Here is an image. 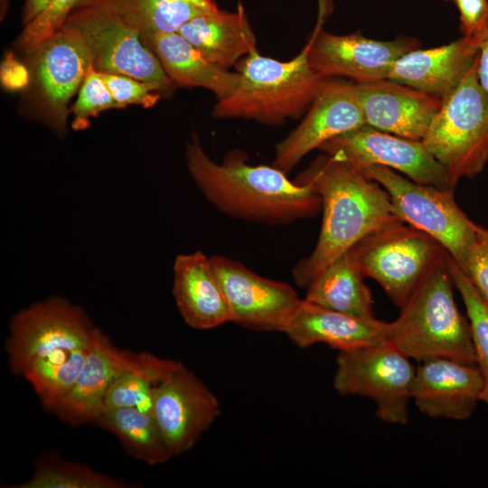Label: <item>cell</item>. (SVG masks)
Listing matches in <instances>:
<instances>
[{
    "label": "cell",
    "instance_id": "obj_1",
    "mask_svg": "<svg viewBox=\"0 0 488 488\" xmlns=\"http://www.w3.org/2000/svg\"><path fill=\"white\" fill-rule=\"evenodd\" d=\"M294 181L310 186L320 196L323 211L314 249L292 271L296 284L304 289L368 235L405 223L377 182L326 154Z\"/></svg>",
    "mask_w": 488,
    "mask_h": 488
},
{
    "label": "cell",
    "instance_id": "obj_2",
    "mask_svg": "<svg viewBox=\"0 0 488 488\" xmlns=\"http://www.w3.org/2000/svg\"><path fill=\"white\" fill-rule=\"evenodd\" d=\"M188 170L205 198L223 213L247 221L288 224L314 217L320 196L271 165H251L243 154L213 161L193 136L187 145Z\"/></svg>",
    "mask_w": 488,
    "mask_h": 488
},
{
    "label": "cell",
    "instance_id": "obj_3",
    "mask_svg": "<svg viewBox=\"0 0 488 488\" xmlns=\"http://www.w3.org/2000/svg\"><path fill=\"white\" fill-rule=\"evenodd\" d=\"M453 286L446 251L400 308L399 316L388 323L387 342L418 361L442 357L476 364L470 324L457 308Z\"/></svg>",
    "mask_w": 488,
    "mask_h": 488
},
{
    "label": "cell",
    "instance_id": "obj_4",
    "mask_svg": "<svg viewBox=\"0 0 488 488\" xmlns=\"http://www.w3.org/2000/svg\"><path fill=\"white\" fill-rule=\"evenodd\" d=\"M307 42L289 61L262 56L258 50L239 63L235 90L217 100L212 113L218 118H243L277 126L308 111L326 78L310 65Z\"/></svg>",
    "mask_w": 488,
    "mask_h": 488
},
{
    "label": "cell",
    "instance_id": "obj_5",
    "mask_svg": "<svg viewBox=\"0 0 488 488\" xmlns=\"http://www.w3.org/2000/svg\"><path fill=\"white\" fill-rule=\"evenodd\" d=\"M476 64L477 60L441 100L421 140L455 184L481 173L488 161V99L479 84Z\"/></svg>",
    "mask_w": 488,
    "mask_h": 488
},
{
    "label": "cell",
    "instance_id": "obj_6",
    "mask_svg": "<svg viewBox=\"0 0 488 488\" xmlns=\"http://www.w3.org/2000/svg\"><path fill=\"white\" fill-rule=\"evenodd\" d=\"M64 24L83 38L94 68L155 83L168 90L173 82L141 30L109 0L71 13Z\"/></svg>",
    "mask_w": 488,
    "mask_h": 488
},
{
    "label": "cell",
    "instance_id": "obj_7",
    "mask_svg": "<svg viewBox=\"0 0 488 488\" xmlns=\"http://www.w3.org/2000/svg\"><path fill=\"white\" fill-rule=\"evenodd\" d=\"M389 194L400 219L440 243L464 270L478 224L460 209L454 192L418 183L381 165L359 170Z\"/></svg>",
    "mask_w": 488,
    "mask_h": 488
},
{
    "label": "cell",
    "instance_id": "obj_8",
    "mask_svg": "<svg viewBox=\"0 0 488 488\" xmlns=\"http://www.w3.org/2000/svg\"><path fill=\"white\" fill-rule=\"evenodd\" d=\"M409 358L386 342L339 351L333 388L341 395L371 399L376 417L389 424L405 425L416 369Z\"/></svg>",
    "mask_w": 488,
    "mask_h": 488
},
{
    "label": "cell",
    "instance_id": "obj_9",
    "mask_svg": "<svg viewBox=\"0 0 488 488\" xmlns=\"http://www.w3.org/2000/svg\"><path fill=\"white\" fill-rule=\"evenodd\" d=\"M352 250L364 277L378 282L399 309L446 251L434 238L406 223L368 235Z\"/></svg>",
    "mask_w": 488,
    "mask_h": 488
},
{
    "label": "cell",
    "instance_id": "obj_10",
    "mask_svg": "<svg viewBox=\"0 0 488 488\" xmlns=\"http://www.w3.org/2000/svg\"><path fill=\"white\" fill-rule=\"evenodd\" d=\"M98 330L80 307L63 298L36 303L12 319L5 343L10 369L22 376L36 359L89 348Z\"/></svg>",
    "mask_w": 488,
    "mask_h": 488
},
{
    "label": "cell",
    "instance_id": "obj_11",
    "mask_svg": "<svg viewBox=\"0 0 488 488\" xmlns=\"http://www.w3.org/2000/svg\"><path fill=\"white\" fill-rule=\"evenodd\" d=\"M319 149L356 170L381 165L399 171L418 183L454 192L456 184L422 141L409 139L368 125L341 134Z\"/></svg>",
    "mask_w": 488,
    "mask_h": 488
},
{
    "label": "cell",
    "instance_id": "obj_12",
    "mask_svg": "<svg viewBox=\"0 0 488 488\" xmlns=\"http://www.w3.org/2000/svg\"><path fill=\"white\" fill-rule=\"evenodd\" d=\"M319 4L308 58L311 67L324 78L345 77L357 84L386 80L398 59L418 48V41L409 37L378 41L360 33L340 35L325 32L322 27L329 2L319 0Z\"/></svg>",
    "mask_w": 488,
    "mask_h": 488
},
{
    "label": "cell",
    "instance_id": "obj_13",
    "mask_svg": "<svg viewBox=\"0 0 488 488\" xmlns=\"http://www.w3.org/2000/svg\"><path fill=\"white\" fill-rule=\"evenodd\" d=\"M211 259L228 301L231 322L253 331L284 333L302 301L296 291L224 256Z\"/></svg>",
    "mask_w": 488,
    "mask_h": 488
},
{
    "label": "cell",
    "instance_id": "obj_14",
    "mask_svg": "<svg viewBox=\"0 0 488 488\" xmlns=\"http://www.w3.org/2000/svg\"><path fill=\"white\" fill-rule=\"evenodd\" d=\"M220 412L216 396L183 363L156 387L153 414L172 457L192 449Z\"/></svg>",
    "mask_w": 488,
    "mask_h": 488
},
{
    "label": "cell",
    "instance_id": "obj_15",
    "mask_svg": "<svg viewBox=\"0 0 488 488\" xmlns=\"http://www.w3.org/2000/svg\"><path fill=\"white\" fill-rule=\"evenodd\" d=\"M363 125L355 83L326 78L304 119L277 144L272 165L287 174L311 151Z\"/></svg>",
    "mask_w": 488,
    "mask_h": 488
},
{
    "label": "cell",
    "instance_id": "obj_16",
    "mask_svg": "<svg viewBox=\"0 0 488 488\" xmlns=\"http://www.w3.org/2000/svg\"><path fill=\"white\" fill-rule=\"evenodd\" d=\"M416 368L411 399L430 418L465 420L471 417L483 389L476 364L431 358Z\"/></svg>",
    "mask_w": 488,
    "mask_h": 488
},
{
    "label": "cell",
    "instance_id": "obj_17",
    "mask_svg": "<svg viewBox=\"0 0 488 488\" xmlns=\"http://www.w3.org/2000/svg\"><path fill=\"white\" fill-rule=\"evenodd\" d=\"M147 354L117 348L99 329L74 387L51 412L71 426L94 423L113 382L124 372L141 366Z\"/></svg>",
    "mask_w": 488,
    "mask_h": 488
},
{
    "label": "cell",
    "instance_id": "obj_18",
    "mask_svg": "<svg viewBox=\"0 0 488 488\" xmlns=\"http://www.w3.org/2000/svg\"><path fill=\"white\" fill-rule=\"evenodd\" d=\"M365 125L399 136L422 140L441 100L390 80L357 84Z\"/></svg>",
    "mask_w": 488,
    "mask_h": 488
},
{
    "label": "cell",
    "instance_id": "obj_19",
    "mask_svg": "<svg viewBox=\"0 0 488 488\" xmlns=\"http://www.w3.org/2000/svg\"><path fill=\"white\" fill-rule=\"evenodd\" d=\"M36 50L41 92L53 117L63 125L67 104L80 89L92 63L89 51L81 35L67 24Z\"/></svg>",
    "mask_w": 488,
    "mask_h": 488
},
{
    "label": "cell",
    "instance_id": "obj_20",
    "mask_svg": "<svg viewBox=\"0 0 488 488\" xmlns=\"http://www.w3.org/2000/svg\"><path fill=\"white\" fill-rule=\"evenodd\" d=\"M478 54L477 41L466 36L439 47L418 48L394 62L388 80L442 100L460 84Z\"/></svg>",
    "mask_w": 488,
    "mask_h": 488
},
{
    "label": "cell",
    "instance_id": "obj_21",
    "mask_svg": "<svg viewBox=\"0 0 488 488\" xmlns=\"http://www.w3.org/2000/svg\"><path fill=\"white\" fill-rule=\"evenodd\" d=\"M284 333L299 348L324 343L349 351L386 343L388 323L331 310L303 298Z\"/></svg>",
    "mask_w": 488,
    "mask_h": 488
},
{
    "label": "cell",
    "instance_id": "obj_22",
    "mask_svg": "<svg viewBox=\"0 0 488 488\" xmlns=\"http://www.w3.org/2000/svg\"><path fill=\"white\" fill-rule=\"evenodd\" d=\"M173 294L184 322L194 329L210 330L231 322L211 259L201 251L175 258Z\"/></svg>",
    "mask_w": 488,
    "mask_h": 488
},
{
    "label": "cell",
    "instance_id": "obj_23",
    "mask_svg": "<svg viewBox=\"0 0 488 488\" xmlns=\"http://www.w3.org/2000/svg\"><path fill=\"white\" fill-rule=\"evenodd\" d=\"M178 33L210 61L227 70L258 51L256 35L241 3L234 12L217 8L196 15Z\"/></svg>",
    "mask_w": 488,
    "mask_h": 488
},
{
    "label": "cell",
    "instance_id": "obj_24",
    "mask_svg": "<svg viewBox=\"0 0 488 488\" xmlns=\"http://www.w3.org/2000/svg\"><path fill=\"white\" fill-rule=\"evenodd\" d=\"M148 42L169 79L178 86L204 88L220 100L239 84V72L218 67L178 33L155 34Z\"/></svg>",
    "mask_w": 488,
    "mask_h": 488
},
{
    "label": "cell",
    "instance_id": "obj_25",
    "mask_svg": "<svg viewBox=\"0 0 488 488\" xmlns=\"http://www.w3.org/2000/svg\"><path fill=\"white\" fill-rule=\"evenodd\" d=\"M352 248L336 258L305 289V300L361 318H374L372 297Z\"/></svg>",
    "mask_w": 488,
    "mask_h": 488
},
{
    "label": "cell",
    "instance_id": "obj_26",
    "mask_svg": "<svg viewBox=\"0 0 488 488\" xmlns=\"http://www.w3.org/2000/svg\"><path fill=\"white\" fill-rule=\"evenodd\" d=\"M94 423L114 434L130 455L150 465L172 458L153 413L134 408H105Z\"/></svg>",
    "mask_w": 488,
    "mask_h": 488
},
{
    "label": "cell",
    "instance_id": "obj_27",
    "mask_svg": "<svg viewBox=\"0 0 488 488\" xmlns=\"http://www.w3.org/2000/svg\"><path fill=\"white\" fill-rule=\"evenodd\" d=\"M89 348L63 351L33 361L23 377L32 385L43 407L52 411L72 389Z\"/></svg>",
    "mask_w": 488,
    "mask_h": 488
},
{
    "label": "cell",
    "instance_id": "obj_28",
    "mask_svg": "<svg viewBox=\"0 0 488 488\" xmlns=\"http://www.w3.org/2000/svg\"><path fill=\"white\" fill-rule=\"evenodd\" d=\"M180 361L148 353L145 362L121 374L109 388L105 408H134L153 413L156 387L179 365Z\"/></svg>",
    "mask_w": 488,
    "mask_h": 488
},
{
    "label": "cell",
    "instance_id": "obj_29",
    "mask_svg": "<svg viewBox=\"0 0 488 488\" xmlns=\"http://www.w3.org/2000/svg\"><path fill=\"white\" fill-rule=\"evenodd\" d=\"M143 33L145 39L155 34L178 33L190 19L204 11L183 0H109Z\"/></svg>",
    "mask_w": 488,
    "mask_h": 488
},
{
    "label": "cell",
    "instance_id": "obj_30",
    "mask_svg": "<svg viewBox=\"0 0 488 488\" xmlns=\"http://www.w3.org/2000/svg\"><path fill=\"white\" fill-rule=\"evenodd\" d=\"M124 480L95 471L80 463L44 457L36 464L33 476L12 488H126Z\"/></svg>",
    "mask_w": 488,
    "mask_h": 488
},
{
    "label": "cell",
    "instance_id": "obj_31",
    "mask_svg": "<svg viewBox=\"0 0 488 488\" xmlns=\"http://www.w3.org/2000/svg\"><path fill=\"white\" fill-rule=\"evenodd\" d=\"M448 267L454 286L465 305L475 351L476 365L483 379L480 400L488 404V306L470 278L448 254Z\"/></svg>",
    "mask_w": 488,
    "mask_h": 488
},
{
    "label": "cell",
    "instance_id": "obj_32",
    "mask_svg": "<svg viewBox=\"0 0 488 488\" xmlns=\"http://www.w3.org/2000/svg\"><path fill=\"white\" fill-rule=\"evenodd\" d=\"M97 1L99 0H51L46 9L27 23L21 38L22 45L25 49L36 50L63 26L71 13Z\"/></svg>",
    "mask_w": 488,
    "mask_h": 488
},
{
    "label": "cell",
    "instance_id": "obj_33",
    "mask_svg": "<svg viewBox=\"0 0 488 488\" xmlns=\"http://www.w3.org/2000/svg\"><path fill=\"white\" fill-rule=\"evenodd\" d=\"M119 108L101 74L91 63L79 89L78 99L73 107L75 129L89 125V117H96L101 111Z\"/></svg>",
    "mask_w": 488,
    "mask_h": 488
},
{
    "label": "cell",
    "instance_id": "obj_34",
    "mask_svg": "<svg viewBox=\"0 0 488 488\" xmlns=\"http://www.w3.org/2000/svg\"><path fill=\"white\" fill-rule=\"evenodd\" d=\"M119 108L135 104L150 108L161 98L163 89L151 82L142 81L129 76L100 72Z\"/></svg>",
    "mask_w": 488,
    "mask_h": 488
},
{
    "label": "cell",
    "instance_id": "obj_35",
    "mask_svg": "<svg viewBox=\"0 0 488 488\" xmlns=\"http://www.w3.org/2000/svg\"><path fill=\"white\" fill-rule=\"evenodd\" d=\"M464 271L488 306V229L478 225Z\"/></svg>",
    "mask_w": 488,
    "mask_h": 488
},
{
    "label": "cell",
    "instance_id": "obj_36",
    "mask_svg": "<svg viewBox=\"0 0 488 488\" xmlns=\"http://www.w3.org/2000/svg\"><path fill=\"white\" fill-rule=\"evenodd\" d=\"M460 14L463 36L475 38L488 23V0H453Z\"/></svg>",
    "mask_w": 488,
    "mask_h": 488
},
{
    "label": "cell",
    "instance_id": "obj_37",
    "mask_svg": "<svg viewBox=\"0 0 488 488\" xmlns=\"http://www.w3.org/2000/svg\"><path fill=\"white\" fill-rule=\"evenodd\" d=\"M29 80L26 68L9 54L1 66V82L10 90L24 88Z\"/></svg>",
    "mask_w": 488,
    "mask_h": 488
},
{
    "label": "cell",
    "instance_id": "obj_38",
    "mask_svg": "<svg viewBox=\"0 0 488 488\" xmlns=\"http://www.w3.org/2000/svg\"><path fill=\"white\" fill-rule=\"evenodd\" d=\"M474 39L477 41L479 49L476 64L478 81L488 99V23Z\"/></svg>",
    "mask_w": 488,
    "mask_h": 488
},
{
    "label": "cell",
    "instance_id": "obj_39",
    "mask_svg": "<svg viewBox=\"0 0 488 488\" xmlns=\"http://www.w3.org/2000/svg\"><path fill=\"white\" fill-rule=\"evenodd\" d=\"M51 0H25L23 19L26 23L35 19L49 5Z\"/></svg>",
    "mask_w": 488,
    "mask_h": 488
},
{
    "label": "cell",
    "instance_id": "obj_40",
    "mask_svg": "<svg viewBox=\"0 0 488 488\" xmlns=\"http://www.w3.org/2000/svg\"><path fill=\"white\" fill-rule=\"evenodd\" d=\"M204 11H212L218 8L214 0H183Z\"/></svg>",
    "mask_w": 488,
    "mask_h": 488
}]
</instances>
